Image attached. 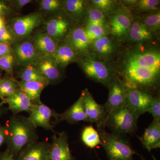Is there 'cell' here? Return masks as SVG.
Returning <instances> with one entry per match:
<instances>
[{
    "label": "cell",
    "mask_w": 160,
    "mask_h": 160,
    "mask_svg": "<svg viewBox=\"0 0 160 160\" xmlns=\"http://www.w3.org/2000/svg\"><path fill=\"white\" fill-rule=\"evenodd\" d=\"M6 126L7 149L14 158L25 147L38 141L37 128L28 117L13 115Z\"/></svg>",
    "instance_id": "6da1fadb"
},
{
    "label": "cell",
    "mask_w": 160,
    "mask_h": 160,
    "mask_svg": "<svg viewBox=\"0 0 160 160\" xmlns=\"http://www.w3.org/2000/svg\"><path fill=\"white\" fill-rule=\"evenodd\" d=\"M98 131L109 160H133V155L137 152L120 135L109 133L104 129H98Z\"/></svg>",
    "instance_id": "7a4b0ae2"
},
{
    "label": "cell",
    "mask_w": 160,
    "mask_h": 160,
    "mask_svg": "<svg viewBox=\"0 0 160 160\" xmlns=\"http://www.w3.org/2000/svg\"><path fill=\"white\" fill-rule=\"evenodd\" d=\"M139 117L126 105L109 113L106 117L105 126L115 134H130L136 129Z\"/></svg>",
    "instance_id": "3957f363"
},
{
    "label": "cell",
    "mask_w": 160,
    "mask_h": 160,
    "mask_svg": "<svg viewBox=\"0 0 160 160\" xmlns=\"http://www.w3.org/2000/svg\"><path fill=\"white\" fill-rule=\"evenodd\" d=\"M159 71L128 65L123 82L127 89H142L154 86L158 80Z\"/></svg>",
    "instance_id": "277c9868"
},
{
    "label": "cell",
    "mask_w": 160,
    "mask_h": 160,
    "mask_svg": "<svg viewBox=\"0 0 160 160\" xmlns=\"http://www.w3.org/2000/svg\"><path fill=\"white\" fill-rule=\"evenodd\" d=\"M44 16L40 12L12 18L8 24L18 40L30 37L35 29L44 24Z\"/></svg>",
    "instance_id": "5b68a950"
},
{
    "label": "cell",
    "mask_w": 160,
    "mask_h": 160,
    "mask_svg": "<svg viewBox=\"0 0 160 160\" xmlns=\"http://www.w3.org/2000/svg\"><path fill=\"white\" fill-rule=\"evenodd\" d=\"M17 63L22 67L34 65L42 55L35 47L30 37L18 40L10 45Z\"/></svg>",
    "instance_id": "8992f818"
},
{
    "label": "cell",
    "mask_w": 160,
    "mask_h": 160,
    "mask_svg": "<svg viewBox=\"0 0 160 160\" xmlns=\"http://www.w3.org/2000/svg\"><path fill=\"white\" fill-rule=\"evenodd\" d=\"M81 66L86 76L97 82L109 86L113 80L109 68L101 61L86 58L81 61Z\"/></svg>",
    "instance_id": "52a82bcc"
},
{
    "label": "cell",
    "mask_w": 160,
    "mask_h": 160,
    "mask_svg": "<svg viewBox=\"0 0 160 160\" xmlns=\"http://www.w3.org/2000/svg\"><path fill=\"white\" fill-rule=\"evenodd\" d=\"M82 95L87 118L86 122L95 123L98 129H105L107 114L104 106L96 102L87 89L83 90Z\"/></svg>",
    "instance_id": "ba28073f"
},
{
    "label": "cell",
    "mask_w": 160,
    "mask_h": 160,
    "mask_svg": "<svg viewBox=\"0 0 160 160\" xmlns=\"http://www.w3.org/2000/svg\"><path fill=\"white\" fill-rule=\"evenodd\" d=\"M155 98L148 92L138 89H127L126 105L139 117L148 112Z\"/></svg>",
    "instance_id": "9c48e42d"
},
{
    "label": "cell",
    "mask_w": 160,
    "mask_h": 160,
    "mask_svg": "<svg viewBox=\"0 0 160 160\" xmlns=\"http://www.w3.org/2000/svg\"><path fill=\"white\" fill-rule=\"evenodd\" d=\"M29 119L37 128L41 127L46 130H51L55 132L54 126L51 122L52 118L57 119L59 113H58L42 102L33 105L29 112Z\"/></svg>",
    "instance_id": "30bf717a"
},
{
    "label": "cell",
    "mask_w": 160,
    "mask_h": 160,
    "mask_svg": "<svg viewBox=\"0 0 160 160\" xmlns=\"http://www.w3.org/2000/svg\"><path fill=\"white\" fill-rule=\"evenodd\" d=\"M34 65L49 85L57 84L62 79L61 67L52 55L42 56Z\"/></svg>",
    "instance_id": "8fae6325"
},
{
    "label": "cell",
    "mask_w": 160,
    "mask_h": 160,
    "mask_svg": "<svg viewBox=\"0 0 160 160\" xmlns=\"http://www.w3.org/2000/svg\"><path fill=\"white\" fill-rule=\"evenodd\" d=\"M109 92L104 109L107 116L111 112L126 105L127 89L123 82L113 80L109 85Z\"/></svg>",
    "instance_id": "7c38bea8"
},
{
    "label": "cell",
    "mask_w": 160,
    "mask_h": 160,
    "mask_svg": "<svg viewBox=\"0 0 160 160\" xmlns=\"http://www.w3.org/2000/svg\"><path fill=\"white\" fill-rule=\"evenodd\" d=\"M54 132L49 149V160H74L68 143V136L65 132Z\"/></svg>",
    "instance_id": "4fadbf2b"
},
{
    "label": "cell",
    "mask_w": 160,
    "mask_h": 160,
    "mask_svg": "<svg viewBox=\"0 0 160 160\" xmlns=\"http://www.w3.org/2000/svg\"><path fill=\"white\" fill-rule=\"evenodd\" d=\"M45 30L47 34L60 42L69 33V22L65 18L59 14H55L44 22Z\"/></svg>",
    "instance_id": "5bb4252c"
},
{
    "label": "cell",
    "mask_w": 160,
    "mask_h": 160,
    "mask_svg": "<svg viewBox=\"0 0 160 160\" xmlns=\"http://www.w3.org/2000/svg\"><path fill=\"white\" fill-rule=\"evenodd\" d=\"M50 146L47 141H36L20 152L16 160H49Z\"/></svg>",
    "instance_id": "9a60e30c"
},
{
    "label": "cell",
    "mask_w": 160,
    "mask_h": 160,
    "mask_svg": "<svg viewBox=\"0 0 160 160\" xmlns=\"http://www.w3.org/2000/svg\"><path fill=\"white\" fill-rule=\"evenodd\" d=\"M65 42L71 46L79 55L87 53L90 47L85 29L82 27H75L69 32Z\"/></svg>",
    "instance_id": "2e32d148"
},
{
    "label": "cell",
    "mask_w": 160,
    "mask_h": 160,
    "mask_svg": "<svg viewBox=\"0 0 160 160\" xmlns=\"http://www.w3.org/2000/svg\"><path fill=\"white\" fill-rule=\"evenodd\" d=\"M127 64L160 71V54L155 51L134 53L130 56Z\"/></svg>",
    "instance_id": "e0dca14e"
},
{
    "label": "cell",
    "mask_w": 160,
    "mask_h": 160,
    "mask_svg": "<svg viewBox=\"0 0 160 160\" xmlns=\"http://www.w3.org/2000/svg\"><path fill=\"white\" fill-rule=\"evenodd\" d=\"M132 23V17L128 11L119 10L110 19L112 32L118 37L124 36L128 34Z\"/></svg>",
    "instance_id": "ac0fdd59"
},
{
    "label": "cell",
    "mask_w": 160,
    "mask_h": 160,
    "mask_svg": "<svg viewBox=\"0 0 160 160\" xmlns=\"http://www.w3.org/2000/svg\"><path fill=\"white\" fill-rule=\"evenodd\" d=\"M64 121H66L70 124L87 121L82 95L78 99L69 109L62 114L59 115L57 119L52 124H57Z\"/></svg>",
    "instance_id": "d6986e66"
},
{
    "label": "cell",
    "mask_w": 160,
    "mask_h": 160,
    "mask_svg": "<svg viewBox=\"0 0 160 160\" xmlns=\"http://www.w3.org/2000/svg\"><path fill=\"white\" fill-rule=\"evenodd\" d=\"M1 99L3 104H8L9 109L13 115H17L24 111L29 113L33 106L29 98L20 88L12 95Z\"/></svg>",
    "instance_id": "ffe728a7"
},
{
    "label": "cell",
    "mask_w": 160,
    "mask_h": 160,
    "mask_svg": "<svg viewBox=\"0 0 160 160\" xmlns=\"http://www.w3.org/2000/svg\"><path fill=\"white\" fill-rule=\"evenodd\" d=\"M143 147L148 151L160 147V121H152L140 138Z\"/></svg>",
    "instance_id": "44dd1931"
},
{
    "label": "cell",
    "mask_w": 160,
    "mask_h": 160,
    "mask_svg": "<svg viewBox=\"0 0 160 160\" xmlns=\"http://www.w3.org/2000/svg\"><path fill=\"white\" fill-rule=\"evenodd\" d=\"M32 39L35 48L42 55L53 54L59 43L44 31L36 32Z\"/></svg>",
    "instance_id": "7402d4cb"
},
{
    "label": "cell",
    "mask_w": 160,
    "mask_h": 160,
    "mask_svg": "<svg viewBox=\"0 0 160 160\" xmlns=\"http://www.w3.org/2000/svg\"><path fill=\"white\" fill-rule=\"evenodd\" d=\"M52 55L61 68H63L70 63L77 62L78 60L79 55L71 46L64 42L59 43Z\"/></svg>",
    "instance_id": "603a6c76"
},
{
    "label": "cell",
    "mask_w": 160,
    "mask_h": 160,
    "mask_svg": "<svg viewBox=\"0 0 160 160\" xmlns=\"http://www.w3.org/2000/svg\"><path fill=\"white\" fill-rule=\"evenodd\" d=\"M17 81L20 89L27 96L33 105L42 102L40 98L41 94L48 85L38 82Z\"/></svg>",
    "instance_id": "cb8c5ba5"
},
{
    "label": "cell",
    "mask_w": 160,
    "mask_h": 160,
    "mask_svg": "<svg viewBox=\"0 0 160 160\" xmlns=\"http://www.w3.org/2000/svg\"><path fill=\"white\" fill-rule=\"evenodd\" d=\"M86 9L84 0H66L63 1L62 10L72 20L79 21L83 16Z\"/></svg>",
    "instance_id": "d4e9b609"
},
{
    "label": "cell",
    "mask_w": 160,
    "mask_h": 160,
    "mask_svg": "<svg viewBox=\"0 0 160 160\" xmlns=\"http://www.w3.org/2000/svg\"><path fill=\"white\" fill-rule=\"evenodd\" d=\"M18 78L23 82H38L49 85L45 78L40 73L34 65L23 66L19 72Z\"/></svg>",
    "instance_id": "484cf974"
},
{
    "label": "cell",
    "mask_w": 160,
    "mask_h": 160,
    "mask_svg": "<svg viewBox=\"0 0 160 160\" xmlns=\"http://www.w3.org/2000/svg\"><path fill=\"white\" fill-rule=\"evenodd\" d=\"M128 34L130 38L135 42L145 41L152 38L151 32L142 22L139 21L132 22Z\"/></svg>",
    "instance_id": "4316f807"
},
{
    "label": "cell",
    "mask_w": 160,
    "mask_h": 160,
    "mask_svg": "<svg viewBox=\"0 0 160 160\" xmlns=\"http://www.w3.org/2000/svg\"><path fill=\"white\" fill-rule=\"evenodd\" d=\"M91 44L94 52L101 56H109L114 51V44L111 39L106 36L95 40Z\"/></svg>",
    "instance_id": "83f0119b"
},
{
    "label": "cell",
    "mask_w": 160,
    "mask_h": 160,
    "mask_svg": "<svg viewBox=\"0 0 160 160\" xmlns=\"http://www.w3.org/2000/svg\"><path fill=\"white\" fill-rule=\"evenodd\" d=\"M81 138L83 143L91 149L95 148L98 145H101L98 132L92 125L86 126L84 128L81 135Z\"/></svg>",
    "instance_id": "f1b7e54d"
},
{
    "label": "cell",
    "mask_w": 160,
    "mask_h": 160,
    "mask_svg": "<svg viewBox=\"0 0 160 160\" xmlns=\"http://www.w3.org/2000/svg\"><path fill=\"white\" fill-rule=\"evenodd\" d=\"M19 89L17 81L11 76H6L0 80V98L9 97Z\"/></svg>",
    "instance_id": "f546056e"
},
{
    "label": "cell",
    "mask_w": 160,
    "mask_h": 160,
    "mask_svg": "<svg viewBox=\"0 0 160 160\" xmlns=\"http://www.w3.org/2000/svg\"><path fill=\"white\" fill-rule=\"evenodd\" d=\"M41 14H57L63 9V1L60 0H41L39 1Z\"/></svg>",
    "instance_id": "4dcf8cb0"
},
{
    "label": "cell",
    "mask_w": 160,
    "mask_h": 160,
    "mask_svg": "<svg viewBox=\"0 0 160 160\" xmlns=\"http://www.w3.org/2000/svg\"><path fill=\"white\" fill-rule=\"evenodd\" d=\"M84 29L90 44L95 40L106 36V29L105 26L87 24Z\"/></svg>",
    "instance_id": "1f68e13d"
},
{
    "label": "cell",
    "mask_w": 160,
    "mask_h": 160,
    "mask_svg": "<svg viewBox=\"0 0 160 160\" xmlns=\"http://www.w3.org/2000/svg\"><path fill=\"white\" fill-rule=\"evenodd\" d=\"M16 63L15 56L13 52H12L0 58V69L4 70L12 76Z\"/></svg>",
    "instance_id": "d6a6232c"
},
{
    "label": "cell",
    "mask_w": 160,
    "mask_h": 160,
    "mask_svg": "<svg viewBox=\"0 0 160 160\" xmlns=\"http://www.w3.org/2000/svg\"><path fill=\"white\" fill-rule=\"evenodd\" d=\"M87 24L105 26L106 18L104 12L96 8L89 10L87 17Z\"/></svg>",
    "instance_id": "836d02e7"
},
{
    "label": "cell",
    "mask_w": 160,
    "mask_h": 160,
    "mask_svg": "<svg viewBox=\"0 0 160 160\" xmlns=\"http://www.w3.org/2000/svg\"><path fill=\"white\" fill-rule=\"evenodd\" d=\"M18 40L17 38L8 24H6L0 28V42L10 46Z\"/></svg>",
    "instance_id": "e575fe53"
},
{
    "label": "cell",
    "mask_w": 160,
    "mask_h": 160,
    "mask_svg": "<svg viewBox=\"0 0 160 160\" xmlns=\"http://www.w3.org/2000/svg\"><path fill=\"white\" fill-rule=\"evenodd\" d=\"M149 31L159 30L160 26V13L159 12L148 15L144 19L143 23Z\"/></svg>",
    "instance_id": "d590c367"
},
{
    "label": "cell",
    "mask_w": 160,
    "mask_h": 160,
    "mask_svg": "<svg viewBox=\"0 0 160 160\" xmlns=\"http://www.w3.org/2000/svg\"><path fill=\"white\" fill-rule=\"evenodd\" d=\"M138 9L143 11H152L157 10L159 5L158 0H140L138 2Z\"/></svg>",
    "instance_id": "8d00e7d4"
},
{
    "label": "cell",
    "mask_w": 160,
    "mask_h": 160,
    "mask_svg": "<svg viewBox=\"0 0 160 160\" xmlns=\"http://www.w3.org/2000/svg\"><path fill=\"white\" fill-rule=\"evenodd\" d=\"M95 8L103 12L110 11L114 6L115 2L111 0H93L92 1Z\"/></svg>",
    "instance_id": "74e56055"
},
{
    "label": "cell",
    "mask_w": 160,
    "mask_h": 160,
    "mask_svg": "<svg viewBox=\"0 0 160 160\" xmlns=\"http://www.w3.org/2000/svg\"><path fill=\"white\" fill-rule=\"evenodd\" d=\"M13 12L11 1L0 0V17L6 19Z\"/></svg>",
    "instance_id": "f35d334b"
},
{
    "label": "cell",
    "mask_w": 160,
    "mask_h": 160,
    "mask_svg": "<svg viewBox=\"0 0 160 160\" xmlns=\"http://www.w3.org/2000/svg\"><path fill=\"white\" fill-rule=\"evenodd\" d=\"M148 112L152 114L154 121H160V99L155 98L153 102L149 107Z\"/></svg>",
    "instance_id": "ab89813d"
},
{
    "label": "cell",
    "mask_w": 160,
    "mask_h": 160,
    "mask_svg": "<svg viewBox=\"0 0 160 160\" xmlns=\"http://www.w3.org/2000/svg\"><path fill=\"white\" fill-rule=\"evenodd\" d=\"M32 0H13L11 1V6L12 10L19 11L26 5L32 2Z\"/></svg>",
    "instance_id": "60d3db41"
},
{
    "label": "cell",
    "mask_w": 160,
    "mask_h": 160,
    "mask_svg": "<svg viewBox=\"0 0 160 160\" xmlns=\"http://www.w3.org/2000/svg\"><path fill=\"white\" fill-rule=\"evenodd\" d=\"M12 52L10 46L0 42V58Z\"/></svg>",
    "instance_id": "b9f144b4"
},
{
    "label": "cell",
    "mask_w": 160,
    "mask_h": 160,
    "mask_svg": "<svg viewBox=\"0 0 160 160\" xmlns=\"http://www.w3.org/2000/svg\"><path fill=\"white\" fill-rule=\"evenodd\" d=\"M6 126L0 125V149L6 142Z\"/></svg>",
    "instance_id": "7bdbcfd3"
},
{
    "label": "cell",
    "mask_w": 160,
    "mask_h": 160,
    "mask_svg": "<svg viewBox=\"0 0 160 160\" xmlns=\"http://www.w3.org/2000/svg\"><path fill=\"white\" fill-rule=\"evenodd\" d=\"M0 160H15L12 155L8 149L0 153Z\"/></svg>",
    "instance_id": "ee69618b"
},
{
    "label": "cell",
    "mask_w": 160,
    "mask_h": 160,
    "mask_svg": "<svg viewBox=\"0 0 160 160\" xmlns=\"http://www.w3.org/2000/svg\"><path fill=\"white\" fill-rule=\"evenodd\" d=\"M6 24V19L0 17V28Z\"/></svg>",
    "instance_id": "f6af8a7d"
},
{
    "label": "cell",
    "mask_w": 160,
    "mask_h": 160,
    "mask_svg": "<svg viewBox=\"0 0 160 160\" xmlns=\"http://www.w3.org/2000/svg\"><path fill=\"white\" fill-rule=\"evenodd\" d=\"M3 104L2 102H0V116L2 114V106Z\"/></svg>",
    "instance_id": "bcb514c9"
},
{
    "label": "cell",
    "mask_w": 160,
    "mask_h": 160,
    "mask_svg": "<svg viewBox=\"0 0 160 160\" xmlns=\"http://www.w3.org/2000/svg\"><path fill=\"white\" fill-rule=\"evenodd\" d=\"M1 78L0 77V80H1Z\"/></svg>",
    "instance_id": "7dc6e473"
}]
</instances>
